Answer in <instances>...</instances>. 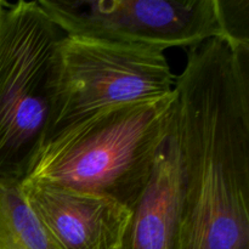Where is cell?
<instances>
[{"instance_id":"cell-1","label":"cell","mask_w":249,"mask_h":249,"mask_svg":"<svg viewBox=\"0 0 249 249\" xmlns=\"http://www.w3.org/2000/svg\"><path fill=\"white\" fill-rule=\"evenodd\" d=\"M174 91L175 249H249V46L190 48Z\"/></svg>"},{"instance_id":"cell-2","label":"cell","mask_w":249,"mask_h":249,"mask_svg":"<svg viewBox=\"0 0 249 249\" xmlns=\"http://www.w3.org/2000/svg\"><path fill=\"white\" fill-rule=\"evenodd\" d=\"M175 91L100 112L51 138L24 180L112 199L133 211L169 135Z\"/></svg>"},{"instance_id":"cell-3","label":"cell","mask_w":249,"mask_h":249,"mask_svg":"<svg viewBox=\"0 0 249 249\" xmlns=\"http://www.w3.org/2000/svg\"><path fill=\"white\" fill-rule=\"evenodd\" d=\"M62 36L38 0H0V184H21L46 142Z\"/></svg>"},{"instance_id":"cell-4","label":"cell","mask_w":249,"mask_h":249,"mask_svg":"<svg viewBox=\"0 0 249 249\" xmlns=\"http://www.w3.org/2000/svg\"><path fill=\"white\" fill-rule=\"evenodd\" d=\"M164 51L63 34L53 70L46 141L100 112L170 96L177 75Z\"/></svg>"},{"instance_id":"cell-5","label":"cell","mask_w":249,"mask_h":249,"mask_svg":"<svg viewBox=\"0 0 249 249\" xmlns=\"http://www.w3.org/2000/svg\"><path fill=\"white\" fill-rule=\"evenodd\" d=\"M67 36L167 50L225 39L219 0H38Z\"/></svg>"},{"instance_id":"cell-6","label":"cell","mask_w":249,"mask_h":249,"mask_svg":"<svg viewBox=\"0 0 249 249\" xmlns=\"http://www.w3.org/2000/svg\"><path fill=\"white\" fill-rule=\"evenodd\" d=\"M19 194L53 249H117L131 211L112 199L23 180Z\"/></svg>"},{"instance_id":"cell-7","label":"cell","mask_w":249,"mask_h":249,"mask_svg":"<svg viewBox=\"0 0 249 249\" xmlns=\"http://www.w3.org/2000/svg\"><path fill=\"white\" fill-rule=\"evenodd\" d=\"M180 172L174 116L150 181L131 211L123 249H175L179 228Z\"/></svg>"},{"instance_id":"cell-8","label":"cell","mask_w":249,"mask_h":249,"mask_svg":"<svg viewBox=\"0 0 249 249\" xmlns=\"http://www.w3.org/2000/svg\"><path fill=\"white\" fill-rule=\"evenodd\" d=\"M0 249H53L18 185L0 184Z\"/></svg>"},{"instance_id":"cell-9","label":"cell","mask_w":249,"mask_h":249,"mask_svg":"<svg viewBox=\"0 0 249 249\" xmlns=\"http://www.w3.org/2000/svg\"><path fill=\"white\" fill-rule=\"evenodd\" d=\"M225 40L249 46V0H219Z\"/></svg>"},{"instance_id":"cell-10","label":"cell","mask_w":249,"mask_h":249,"mask_svg":"<svg viewBox=\"0 0 249 249\" xmlns=\"http://www.w3.org/2000/svg\"><path fill=\"white\" fill-rule=\"evenodd\" d=\"M122 245H123V243H122ZM117 249H123V246H121V247H119V248H117Z\"/></svg>"}]
</instances>
